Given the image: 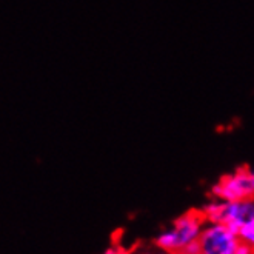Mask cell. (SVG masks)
<instances>
[{
    "mask_svg": "<svg viewBox=\"0 0 254 254\" xmlns=\"http://www.w3.org/2000/svg\"><path fill=\"white\" fill-rule=\"evenodd\" d=\"M211 196L225 202H239L254 199V187L250 168H237L220 177L211 188Z\"/></svg>",
    "mask_w": 254,
    "mask_h": 254,
    "instance_id": "277c9868",
    "label": "cell"
},
{
    "mask_svg": "<svg viewBox=\"0 0 254 254\" xmlns=\"http://www.w3.org/2000/svg\"><path fill=\"white\" fill-rule=\"evenodd\" d=\"M103 254H125V253H124V250L121 247L113 245V247H110V248H107L105 251H103Z\"/></svg>",
    "mask_w": 254,
    "mask_h": 254,
    "instance_id": "52a82bcc",
    "label": "cell"
},
{
    "mask_svg": "<svg viewBox=\"0 0 254 254\" xmlns=\"http://www.w3.org/2000/svg\"><path fill=\"white\" fill-rule=\"evenodd\" d=\"M241 245L239 233L220 222H205L199 237L202 254H234Z\"/></svg>",
    "mask_w": 254,
    "mask_h": 254,
    "instance_id": "3957f363",
    "label": "cell"
},
{
    "mask_svg": "<svg viewBox=\"0 0 254 254\" xmlns=\"http://www.w3.org/2000/svg\"><path fill=\"white\" fill-rule=\"evenodd\" d=\"M251 177H253V187H254V170H251Z\"/></svg>",
    "mask_w": 254,
    "mask_h": 254,
    "instance_id": "ba28073f",
    "label": "cell"
},
{
    "mask_svg": "<svg viewBox=\"0 0 254 254\" xmlns=\"http://www.w3.org/2000/svg\"><path fill=\"white\" fill-rule=\"evenodd\" d=\"M205 222L206 219L200 210H190L179 216L167 230L159 233L154 244L168 254H182L190 245L199 242Z\"/></svg>",
    "mask_w": 254,
    "mask_h": 254,
    "instance_id": "6da1fadb",
    "label": "cell"
},
{
    "mask_svg": "<svg viewBox=\"0 0 254 254\" xmlns=\"http://www.w3.org/2000/svg\"><path fill=\"white\" fill-rule=\"evenodd\" d=\"M234 254H254V248L250 247V245H247V244H242L241 242V245L237 247V250H236Z\"/></svg>",
    "mask_w": 254,
    "mask_h": 254,
    "instance_id": "8992f818",
    "label": "cell"
},
{
    "mask_svg": "<svg viewBox=\"0 0 254 254\" xmlns=\"http://www.w3.org/2000/svg\"><path fill=\"white\" fill-rule=\"evenodd\" d=\"M140 254H146V253H140Z\"/></svg>",
    "mask_w": 254,
    "mask_h": 254,
    "instance_id": "30bf717a",
    "label": "cell"
},
{
    "mask_svg": "<svg viewBox=\"0 0 254 254\" xmlns=\"http://www.w3.org/2000/svg\"><path fill=\"white\" fill-rule=\"evenodd\" d=\"M194 254H202V253H194Z\"/></svg>",
    "mask_w": 254,
    "mask_h": 254,
    "instance_id": "9c48e42d",
    "label": "cell"
},
{
    "mask_svg": "<svg viewBox=\"0 0 254 254\" xmlns=\"http://www.w3.org/2000/svg\"><path fill=\"white\" fill-rule=\"evenodd\" d=\"M239 237H241L242 244H247L254 248V223L244 227L241 231H239Z\"/></svg>",
    "mask_w": 254,
    "mask_h": 254,
    "instance_id": "5b68a950",
    "label": "cell"
},
{
    "mask_svg": "<svg viewBox=\"0 0 254 254\" xmlns=\"http://www.w3.org/2000/svg\"><path fill=\"white\" fill-rule=\"evenodd\" d=\"M200 211L206 222L225 223L239 233L244 227L254 223V199L225 202L213 197L200 208Z\"/></svg>",
    "mask_w": 254,
    "mask_h": 254,
    "instance_id": "7a4b0ae2",
    "label": "cell"
}]
</instances>
